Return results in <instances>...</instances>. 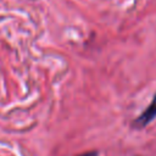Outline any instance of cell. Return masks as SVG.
Instances as JSON below:
<instances>
[{
  "label": "cell",
  "instance_id": "obj_1",
  "mask_svg": "<svg viewBox=\"0 0 156 156\" xmlns=\"http://www.w3.org/2000/svg\"><path fill=\"white\" fill-rule=\"evenodd\" d=\"M155 117H156V94L154 95L151 102L147 105V107L144 110V112H141L132 122V127L135 128V129H141L146 124H149L151 121H154Z\"/></svg>",
  "mask_w": 156,
  "mask_h": 156
},
{
  "label": "cell",
  "instance_id": "obj_2",
  "mask_svg": "<svg viewBox=\"0 0 156 156\" xmlns=\"http://www.w3.org/2000/svg\"><path fill=\"white\" fill-rule=\"evenodd\" d=\"M77 156H99V154H98V151H88V152H83Z\"/></svg>",
  "mask_w": 156,
  "mask_h": 156
}]
</instances>
